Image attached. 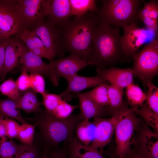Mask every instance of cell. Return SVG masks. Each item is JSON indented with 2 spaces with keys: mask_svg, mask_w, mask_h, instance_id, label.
<instances>
[{
  "mask_svg": "<svg viewBox=\"0 0 158 158\" xmlns=\"http://www.w3.org/2000/svg\"><path fill=\"white\" fill-rule=\"evenodd\" d=\"M130 59L123 50L119 28L99 23L93 35L87 61L89 65L106 69Z\"/></svg>",
  "mask_w": 158,
  "mask_h": 158,
  "instance_id": "6da1fadb",
  "label": "cell"
},
{
  "mask_svg": "<svg viewBox=\"0 0 158 158\" xmlns=\"http://www.w3.org/2000/svg\"><path fill=\"white\" fill-rule=\"evenodd\" d=\"M99 24L96 15L89 12L71 20L61 30L65 51L87 62L94 31Z\"/></svg>",
  "mask_w": 158,
  "mask_h": 158,
  "instance_id": "7a4b0ae2",
  "label": "cell"
},
{
  "mask_svg": "<svg viewBox=\"0 0 158 158\" xmlns=\"http://www.w3.org/2000/svg\"><path fill=\"white\" fill-rule=\"evenodd\" d=\"M103 6L96 12L99 23L119 28L130 24H137L144 0H104Z\"/></svg>",
  "mask_w": 158,
  "mask_h": 158,
  "instance_id": "3957f363",
  "label": "cell"
},
{
  "mask_svg": "<svg viewBox=\"0 0 158 158\" xmlns=\"http://www.w3.org/2000/svg\"><path fill=\"white\" fill-rule=\"evenodd\" d=\"M83 119L80 113L61 119L45 111L42 114L37 123L46 140L50 143L57 145L63 141L69 142L72 139L77 125Z\"/></svg>",
  "mask_w": 158,
  "mask_h": 158,
  "instance_id": "277c9868",
  "label": "cell"
},
{
  "mask_svg": "<svg viewBox=\"0 0 158 158\" xmlns=\"http://www.w3.org/2000/svg\"><path fill=\"white\" fill-rule=\"evenodd\" d=\"M138 107L124 111L116 123L114 131L116 154L118 158H124L131 151L130 147L135 142V132L140 120L133 113Z\"/></svg>",
  "mask_w": 158,
  "mask_h": 158,
  "instance_id": "5b68a950",
  "label": "cell"
},
{
  "mask_svg": "<svg viewBox=\"0 0 158 158\" xmlns=\"http://www.w3.org/2000/svg\"><path fill=\"white\" fill-rule=\"evenodd\" d=\"M157 38L146 44L134 55L132 70L134 76L143 83L152 81L158 73V41Z\"/></svg>",
  "mask_w": 158,
  "mask_h": 158,
  "instance_id": "8992f818",
  "label": "cell"
},
{
  "mask_svg": "<svg viewBox=\"0 0 158 158\" xmlns=\"http://www.w3.org/2000/svg\"><path fill=\"white\" fill-rule=\"evenodd\" d=\"M32 31L41 40L51 61L56 55L63 56L65 51L61 30L52 24L48 20H45L44 19L36 24Z\"/></svg>",
  "mask_w": 158,
  "mask_h": 158,
  "instance_id": "52a82bcc",
  "label": "cell"
},
{
  "mask_svg": "<svg viewBox=\"0 0 158 158\" xmlns=\"http://www.w3.org/2000/svg\"><path fill=\"white\" fill-rule=\"evenodd\" d=\"M123 28L124 34L121 36L122 47L126 55L132 59L143 44L157 37V32L146 28H140L134 23Z\"/></svg>",
  "mask_w": 158,
  "mask_h": 158,
  "instance_id": "ba28073f",
  "label": "cell"
},
{
  "mask_svg": "<svg viewBox=\"0 0 158 158\" xmlns=\"http://www.w3.org/2000/svg\"><path fill=\"white\" fill-rule=\"evenodd\" d=\"M24 29L18 0H0V30L4 37L18 34Z\"/></svg>",
  "mask_w": 158,
  "mask_h": 158,
  "instance_id": "9c48e42d",
  "label": "cell"
},
{
  "mask_svg": "<svg viewBox=\"0 0 158 158\" xmlns=\"http://www.w3.org/2000/svg\"><path fill=\"white\" fill-rule=\"evenodd\" d=\"M19 63L23 65L28 72L47 76L54 86L58 85L59 78L55 73L51 63L44 62L41 57L30 51L22 42Z\"/></svg>",
  "mask_w": 158,
  "mask_h": 158,
  "instance_id": "30bf717a",
  "label": "cell"
},
{
  "mask_svg": "<svg viewBox=\"0 0 158 158\" xmlns=\"http://www.w3.org/2000/svg\"><path fill=\"white\" fill-rule=\"evenodd\" d=\"M18 5L25 29L47 16V0H18Z\"/></svg>",
  "mask_w": 158,
  "mask_h": 158,
  "instance_id": "8fae6325",
  "label": "cell"
},
{
  "mask_svg": "<svg viewBox=\"0 0 158 158\" xmlns=\"http://www.w3.org/2000/svg\"><path fill=\"white\" fill-rule=\"evenodd\" d=\"M124 111L109 118H104L101 117L94 118L93 122L95 127V137L90 146L103 151V148L111 141L116 123Z\"/></svg>",
  "mask_w": 158,
  "mask_h": 158,
  "instance_id": "7c38bea8",
  "label": "cell"
},
{
  "mask_svg": "<svg viewBox=\"0 0 158 158\" xmlns=\"http://www.w3.org/2000/svg\"><path fill=\"white\" fill-rule=\"evenodd\" d=\"M50 63L57 76L62 77L66 79L77 74L81 70L89 65L88 63L76 55L70 54L68 56Z\"/></svg>",
  "mask_w": 158,
  "mask_h": 158,
  "instance_id": "4fadbf2b",
  "label": "cell"
},
{
  "mask_svg": "<svg viewBox=\"0 0 158 158\" xmlns=\"http://www.w3.org/2000/svg\"><path fill=\"white\" fill-rule=\"evenodd\" d=\"M47 12L48 20L61 30L71 20L69 0H47Z\"/></svg>",
  "mask_w": 158,
  "mask_h": 158,
  "instance_id": "5bb4252c",
  "label": "cell"
},
{
  "mask_svg": "<svg viewBox=\"0 0 158 158\" xmlns=\"http://www.w3.org/2000/svg\"><path fill=\"white\" fill-rule=\"evenodd\" d=\"M97 75L103 81L110 85L124 88L133 83L134 76L132 68H118L114 67L106 69L97 68Z\"/></svg>",
  "mask_w": 158,
  "mask_h": 158,
  "instance_id": "9a60e30c",
  "label": "cell"
},
{
  "mask_svg": "<svg viewBox=\"0 0 158 158\" xmlns=\"http://www.w3.org/2000/svg\"><path fill=\"white\" fill-rule=\"evenodd\" d=\"M68 86L66 89L60 94L62 98L67 97L72 93L79 92L85 89L96 87L103 81L97 76L84 77L75 74L67 79Z\"/></svg>",
  "mask_w": 158,
  "mask_h": 158,
  "instance_id": "2e32d148",
  "label": "cell"
},
{
  "mask_svg": "<svg viewBox=\"0 0 158 158\" xmlns=\"http://www.w3.org/2000/svg\"><path fill=\"white\" fill-rule=\"evenodd\" d=\"M137 151L146 158H158V134L146 127L142 131Z\"/></svg>",
  "mask_w": 158,
  "mask_h": 158,
  "instance_id": "e0dca14e",
  "label": "cell"
},
{
  "mask_svg": "<svg viewBox=\"0 0 158 158\" xmlns=\"http://www.w3.org/2000/svg\"><path fill=\"white\" fill-rule=\"evenodd\" d=\"M69 142L68 158H107L103 154V151L83 145L76 137Z\"/></svg>",
  "mask_w": 158,
  "mask_h": 158,
  "instance_id": "ac0fdd59",
  "label": "cell"
},
{
  "mask_svg": "<svg viewBox=\"0 0 158 158\" xmlns=\"http://www.w3.org/2000/svg\"><path fill=\"white\" fill-rule=\"evenodd\" d=\"M76 94L79 99V106L83 119L89 120L92 118L101 117L106 112L107 110L105 107L97 104L85 92Z\"/></svg>",
  "mask_w": 158,
  "mask_h": 158,
  "instance_id": "d6986e66",
  "label": "cell"
},
{
  "mask_svg": "<svg viewBox=\"0 0 158 158\" xmlns=\"http://www.w3.org/2000/svg\"><path fill=\"white\" fill-rule=\"evenodd\" d=\"M21 42L17 40L9 39L6 49L4 71L2 81L6 75L19 64Z\"/></svg>",
  "mask_w": 158,
  "mask_h": 158,
  "instance_id": "ffe728a7",
  "label": "cell"
},
{
  "mask_svg": "<svg viewBox=\"0 0 158 158\" xmlns=\"http://www.w3.org/2000/svg\"><path fill=\"white\" fill-rule=\"evenodd\" d=\"M17 104L20 109L26 113L41 112L42 102L39 101L37 93L31 88L24 91Z\"/></svg>",
  "mask_w": 158,
  "mask_h": 158,
  "instance_id": "44dd1931",
  "label": "cell"
},
{
  "mask_svg": "<svg viewBox=\"0 0 158 158\" xmlns=\"http://www.w3.org/2000/svg\"><path fill=\"white\" fill-rule=\"evenodd\" d=\"M75 129L78 140L83 145L89 146L95 137V127L93 122L83 119L77 124Z\"/></svg>",
  "mask_w": 158,
  "mask_h": 158,
  "instance_id": "7402d4cb",
  "label": "cell"
},
{
  "mask_svg": "<svg viewBox=\"0 0 158 158\" xmlns=\"http://www.w3.org/2000/svg\"><path fill=\"white\" fill-rule=\"evenodd\" d=\"M123 89L113 85H108L109 109L114 114L128 109L124 106Z\"/></svg>",
  "mask_w": 158,
  "mask_h": 158,
  "instance_id": "603a6c76",
  "label": "cell"
},
{
  "mask_svg": "<svg viewBox=\"0 0 158 158\" xmlns=\"http://www.w3.org/2000/svg\"><path fill=\"white\" fill-rule=\"evenodd\" d=\"M17 104L10 99H0V116L15 120L22 124L27 123L22 116Z\"/></svg>",
  "mask_w": 158,
  "mask_h": 158,
  "instance_id": "cb8c5ba5",
  "label": "cell"
},
{
  "mask_svg": "<svg viewBox=\"0 0 158 158\" xmlns=\"http://www.w3.org/2000/svg\"><path fill=\"white\" fill-rule=\"evenodd\" d=\"M71 16H80L89 11L97 12V8L95 0H69Z\"/></svg>",
  "mask_w": 158,
  "mask_h": 158,
  "instance_id": "d4e9b609",
  "label": "cell"
},
{
  "mask_svg": "<svg viewBox=\"0 0 158 158\" xmlns=\"http://www.w3.org/2000/svg\"><path fill=\"white\" fill-rule=\"evenodd\" d=\"M108 85L105 82L96 86L85 93L99 105L104 107L108 106Z\"/></svg>",
  "mask_w": 158,
  "mask_h": 158,
  "instance_id": "484cf974",
  "label": "cell"
},
{
  "mask_svg": "<svg viewBox=\"0 0 158 158\" xmlns=\"http://www.w3.org/2000/svg\"><path fill=\"white\" fill-rule=\"evenodd\" d=\"M126 88L128 103L133 107L140 106L145 102L146 99L145 94L137 84L133 83Z\"/></svg>",
  "mask_w": 158,
  "mask_h": 158,
  "instance_id": "4316f807",
  "label": "cell"
},
{
  "mask_svg": "<svg viewBox=\"0 0 158 158\" xmlns=\"http://www.w3.org/2000/svg\"><path fill=\"white\" fill-rule=\"evenodd\" d=\"M140 106V108L138 109V107L134 112L141 116L147 124L153 129L154 131L158 134V114L149 109L145 103Z\"/></svg>",
  "mask_w": 158,
  "mask_h": 158,
  "instance_id": "83f0119b",
  "label": "cell"
},
{
  "mask_svg": "<svg viewBox=\"0 0 158 158\" xmlns=\"http://www.w3.org/2000/svg\"><path fill=\"white\" fill-rule=\"evenodd\" d=\"M0 92L17 103L21 96L16 82L11 78L7 79L0 85Z\"/></svg>",
  "mask_w": 158,
  "mask_h": 158,
  "instance_id": "f1b7e54d",
  "label": "cell"
},
{
  "mask_svg": "<svg viewBox=\"0 0 158 158\" xmlns=\"http://www.w3.org/2000/svg\"><path fill=\"white\" fill-rule=\"evenodd\" d=\"M144 84L147 88L145 104L149 109L158 114V88L152 81Z\"/></svg>",
  "mask_w": 158,
  "mask_h": 158,
  "instance_id": "f546056e",
  "label": "cell"
},
{
  "mask_svg": "<svg viewBox=\"0 0 158 158\" xmlns=\"http://www.w3.org/2000/svg\"><path fill=\"white\" fill-rule=\"evenodd\" d=\"M21 147L12 140L4 141L0 145V158H17Z\"/></svg>",
  "mask_w": 158,
  "mask_h": 158,
  "instance_id": "4dcf8cb0",
  "label": "cell"
},
{
  "mask_svg": "<svg viewBox=\"0 0 158 158\" xmlns=\"http://www.w3.org/2000/svg\"><path fill=\"white\" fill-rule=\"evenodd\" d=\"M38 125L37 123L34 124H22L20 126L17 138L24 144L32 145L35 130Z\"/></svg>",
  "mask_w": 158,
  "mask_h": 158,
  "instance_id": "1f68e13d",
  "label": "cell"
},
{
  "mask_svg": "<svg viewBox=\"0 0 158 158\" xmlns=\"http://www.w3.org/2000/svg\"><path fill=\"white\" fill-rule=\"evenodd\" d=\"M42 95L43 98L42 105L44 107L45 111L51 115L54 109L63 100L61 94H50L46 92Z\"/></svg>",
  "mask_w": 158,
  "mask_h": 158,
  "instance_id": "d6a6232c",
  "label": "cell"
},
{
  "mask_svg": "<svg viewBox=\"0 0 158 158\" xmlns=\"http://www.w3.org/2000/svg\"><path fill=\"white\" fill-rule=\"evenodd\" d=\"M79 107L78 105L69 104L63 99L54 109L51 115L58 118L65 119L69 117L73 111Z\"/></svg>",
  "mask_w": 158,
  "mask_h": 158,
  "instance_id": "836d02e7",
  "label": "cell"
},
{
  "mask_svg": "<svg viewBox=\"0 0 158 158\" xmlns=\"http://www.w3.org/2000/svg\"><path fill=\"white\" fill-rule=\"evenodd\" d=\"M30 77V88L37 93L41 95L46 92L45 80L42 75L36 73H31Z\"/></svg>",
  "mask_w": 158,
  "mask_h": 158,
  "instance_id": "e575fe53",
  "label": "cell"
},
{
  "mask_svg": "<svg viewBox=\"0 0 158 158\" xmlns=\"http://www.w3.org/2000/svg\"><path fill=\"white\" fill-rule=\"evenodd\" d=\"M2 122L6 128L7 136L11 139L17 137L20 126L14 120L3 118Z\"/></svg>",
  "mask_w": 158,
  "mask_h": 158,
  "instance_id": "d590c367",
  "label": "cell"
},
{
  "mask_svg": "<svg viewBox=\"0 0 158 158\" xmlns=\"http://www.w3.org/2000/svg\"><path fill=\"white\" fill-rule=\"evenodd\" d=\"M17 35L30 51H31L37 47L32 38V31L27 29H24Z\"/></svg>",
  "mask_w": 158,
  "mask_h": 158,
  "instance_id": "8d00e7d4",
  "label": "cell"
},
{
  "mask_svg": "<svg viewBox=\"0 0 158 158\" xmlns=\"http://www.w3.org/2000/svg\"><path fill=\"white\" fill-rule=\"evenodd\" d=\"M18 89L21 91H25L30 88V75L23 67L21 75L16 81Z\"/></svg>",
  "mask_w": 158,
  "mask_h": 158,
  "instance_id": "74e56055",
  "label": "cell"
},
{
  "mask_svg": "<svg viewBox=\"0 0 158 158\" xmlns=\"http://www.w3.org/2000/svg\"><path fill=\"white\" fill-rule=\"evenodd\" d=\"M38 151L32 145H22V147L17 158H37Z\"/></svg>",
  "mask_w": 158,
  "mask_h": 158,
  "instance_id": "f35d334b",
  "label": "cell"
},
{
  "mask_svg": "<svg viewBox=\"0 0 158 158\" xmlns=\"http://www.w3.org/2000/svg\"><path fill=\"white\" fill-rule=\"evenodd\" d=\"M9 37L0 40V80L2 81L4 71V63L6 51Z\"/></svg>",
  "mask_w": 158,
  "mask_h": 158,
  "instance_id": "ab89813d",
  "label": "cell"
},
{
  "mask_svg": "<svg viewBox=\"0 0 158 158\" xmlns=\"http://www.w3.org/2000/svg\"><path fill=\"white\" fill-rule=\"evenodd\" d=\"M49 158H67L66 152L63 150L53 152Z\"/></svg>",
  "mask_w": 158,
  "mask_h": 158,
  "instance_id": "60d3db41",
  "label": "cell"
},
{
  "mask_svg": "<svg viewBox=\"0 0 158 158\" xmlns=\"http://www.w3.org/2000/svg\"><path fill=\"white\" fill-rule=\"evenodd\" d=\"M124 158H146L137 151L131 152L128 154Z\"/></svg>",
  "mask_w": 158,
  "mask_h": 158,
  "instance_id": "b9f144b4",
  "label": "cell"
},
{
  "mask_svg": "<svg viewBox=\"0 0 158 158\" xmlns=\"http://www.w3.org/2000/svg\"><path fill=\"white\" fill-rule=\"evenodd\" d=\"M48 149L47 148L44 149V154L41 158H49L47 155Z\"/></svg>",
  "mask_w": 158,
  "mask_h": 158,
  "instance_id": "7bdbcfd3",
  "label": "cell"
},
{
  "mask_svg": "<svg viewBox=\"0 0 158 158\" xmlns=\"http://www.w3.org/2000/svg\"><path fill=\"white\" fill-rule=\"evenodd\" d=\"M4 38H5L4 37V36L2 34L1 31L0 30V40Z\"/></svg>",
  "mask_w": 158,
  "mask_h": 158,
  "instance_id": "ee69618b",
  "label": "cell"
},
{
  "mask_svg": "<svg viewBox=\"0 0 158 158\" xmlns=\"http://www.w3.org/2000/svg\"><path fill=\"white\" fill-rule=\"evenodd\" d=\"M6 140V138L3 139L2 140H0V145L3 142Z\"/></svg>",
  "mask_w": 158,
  "mask_h": 158,
  "instance_id": "f6af8a7d",
  "label": "cell"
},
{
  "mask_svg": "<svg viewBox=\"0 0 158 158\" xmlns=\"http://www.w3.org/2000/svg\"><path fill=\"white\" fill-rule=\"evenodd\" d=\"M0 138H1L0 137ZM5 139H6V138H5ZM2 140V139H0V140Z\"/></svg>",
  "mask_w": 158,
  "mask_h": 158,
  "instance_id": "bcb514c9",
  "label": "cell"
}]
</instances>
